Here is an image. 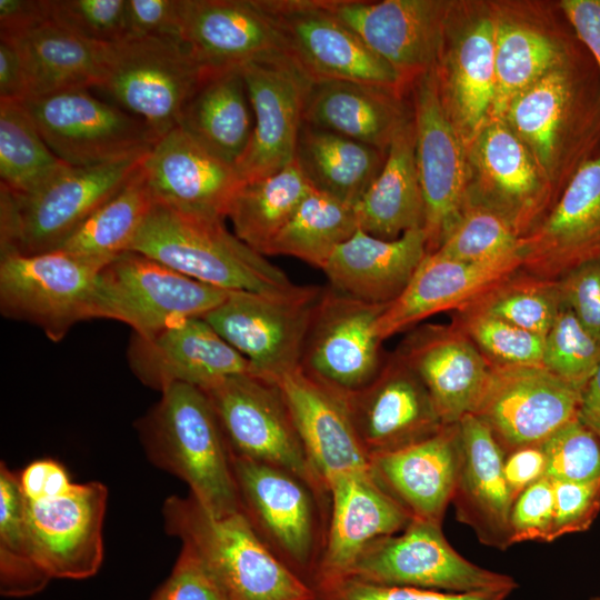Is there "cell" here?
<instances>
[{"label":"cell","mask_w":600,"mask_h":600,"mask_svg":"<svg viewBox=\"0 0 600 600\" xmlns=\"http://www.w3.org/2000/svg\"><path fill=\"white\" fill-rule=\"evenodd\" d=\"M27 98L28 83L20 52L11 39L0 37V100Z\"/></svg>","instance_id":"6125c7cd"},{"label":"cell","mask_w":600,"mask_h":600,"mask_svg":"<svg viewBox=\"0 0 600 600\" xmlns=\"http://www.w3.org/2000/svg\"><path fill=\"white\" fill-rule=\"evenodd\" d=\"M323 288L282 293L232 291L203 319L251 364L276 380L300 368L306 338Z\"/></svg>","instance_id":"9c48e42d"},{"label":"cell","mask_w":600,"mask_h":600,"mask_svg":"<svg viewBox=\"0 0 600 600\" xmlns=\"http://www.w3.org/2000/svg\"><path fill=\"white\" fill-rule=\"evenodd\" d=\"M396 352L427 388L443 424L473 412L490 366L456 326L416 328Z\"/></svg>","instance_id":"484cf974"},{"label":"cell","mask_w":600,"mask_h":600,"mask_svg":"<svg viewBox=\"0 0 600 600\" xmlns=\"http://www.w3.org/2000/svg\"><path fill=\"white\" fill-rule=\"evenodd\" d=\"M459 467L458 423L409 447L370 458L371 474L411 519L442 522Z\"/></svg>","instance_id":"f546056e"},{"label":"cell","mask_w":600,"mask_h":600,"mask_svg":"<svg viewBox=\"0 0 600 600\" xmlns=\"http://www.w3.org/2000/svg\"><path fill=\"white\" fill-rule=\"evenodd\" d=\"M50 20L49 0H0V34H13Z\"/></svg>","instance_id":"94428289"},{"label":"cell","mask_w":600,"mask_h":600,"mask_svg":"<svg viewBox=\"0 0 600 600\" xmlns=\"http://www.w3.org/2000/svg\"><path fill=\"white\" fill-rule=\"evenodd\" d=\"M154 202L141 163L130 180L59 249L110 262L129 250Z\"/></svg>","instance_id":"b9f144b4"},{"label":"cell","mask_w":600,"mask_h":600,"mask_svg":"<svg viewBox=\"0 0 600 600\" xmlns=\"http://www.w3.org/2000/svg\"><path fill=\"white\" fill-rule=\"evenodd\" d=\"M232 457L283 469L312 490L326 488L310 463L291 413L274 380L242 373L203 390Z\"/></svg>","instance_id":"30bf717a"},{"label":"cell","mask_w":600,"mask_h":600,"mask_svg":"<svg viewBox=\"0 0 600 600\" xmlns=\"http://www.w3.org/2000/svg\"><path fill=\"white\" fill-rule=\"evenodd\" d=\"M562 307L557 280L538 278L519 269L463 308L544 338Z\"/></svg>","instance_id":"f6af8a7d"},{"label":"cell","mask_w":600,"mask_h":600,"mask_svg":"<svg viewBox=\"0 0 600 600\" xmlns=\"http://www.w3.org/2000/svg\"><path fill=\"white\" fill-rule=\"evenodd\" d=\"M26 500L19 476L0 463V592L27 597L41 591L50 576L34 559L28 537Z\"/></svg>","instance_id":"ee69618b"},{"label":"cell","mask_w":600,"mask_h":600,"mask_svg":"<svg viewBox=\"0 0 600 600\" xmlns=\"http://www.w3.org/2000/svg\"><path fill=\"white\" fill-rule=\"evenodd\" d=\"M204 70L180 39L127 37L108 44L98 88L160 138L178 127Z\"/></svg>","instance_id":"8992f818"},{"label":"cell","mask_w":600,"mask_h":600,"mask_svg":"<svg viewBox=\"0 0 600 600\" xmlns=\"http://www.w3.org/2000/svg\"><path fill=\"white\" fill-rule=\"evenodd\" d=\"M579 44L577 37H550L522 23L497 20L496 94L490 120L499 119L513 97L564 62Z\"/></svg>","instance_id":"ab89813d"},{"label":"cell","mask_w":600,"mask_h":600,"mask_svg":"<svg viewBox=\"0 0 600 600\" xmlns=\"http://www.w3.org/2000/svg\"><path fill=\"white\" fill-rule=\"evenodd\" d=\"M180 39L208 72L291 62L259 0H182Z\"/></svg>","instance_id":"ffe728a7"},{"label":"cell","mask_w":600,"mask_h":600,"mask_svg":"<svg viewBox=\"0 0 600 600\" xmlns=\"http://www.w3.org/2000/svg\"><path fill=\"white\" fill-rule=\"evenodd\" d=\"M107 263L63 249L0 256V311L59 342L91 319L97 278Z\"/></svg>","instance_id":"ba28073f"},{"label":"cell","mask_w":600,"mask_h":600,"mask_svg":"<svg viewBox=\"0 0 600 600\" xmlns=\"http://www.w3.org/2000/svg\"><path fill=\"white\" fill-rule=\"evenodd\" d=\"M473 410L506 453L542 444L578 417L581 391L543 367L490 364Z\"/></svg>","instance_id":"9a60e30c"},{"label":"cell","mask_w":600,"mask_h":600,"mask_svg":"<svg viewBox=\"0 0 600 600\" xmlns=\"http://www.w3.org/2000/svg\"><path fill=\"white\" fill-rule=\"evenodd\" d=\"M369 457L436 434L444 424L419 377L393 352L367 386L342 397Z\"/></svg>","instance_id":"d6986e66"},{"label":"cell","mask_w":600,"mask_h":600,"mask_svg":"<svg viewBox=\"0 0 600 600\" xmlns=\"http://www.w3.org/2000/svg\"><path fill=\"white\" fill-rule=\"evenodd\" d=\"M560 8L576 37L592 57L600 77V0H563Z\"/></svg>","instance_id":"91938a15"},{"label":"cell","mask_w":600,"mask_h":600,"mask_svg":"<svg viewBox=\"0 0 600 600\" xmlns=\"http://www.w3.org/2000/svg\"><path fill=\"white\" fill-rule=\"evenodd\" d=\"M557 281L563 306L600 339V258L577 266Z\"/></svg>","instance_id":"11a10c76"},{"label":"cell","mask_w":600,"mask_h":600,"mask_svg":"<svg viewBox=\"0 0 600 600\" xmlns=\"http://www.w3.org/2000/svg\"><path fill=\"white\" fill-rule=\"evenodd\" d=\"M359 228L381 238L397 239L423 229L424 202L416 162L413 119L394 133L378 176L356 204Z\"/></svg>","instance_id":"e575fe53"},{"label":"cell","mask_w":600,"mask_h":600,"mask_svg":"<svg viewBox=\"0 0 600 600\" xmlns=\"http://www.w3.org/2000/svg\"><path fill=\"white\" fill-rule=\"evenodd\" d=\"M552 484L554 512L551 542L564 534L587 531L600 512V480H552Z\"/></svg>","instance_id":"f5cc1de1"},{"label":"cell","mask_w":600,"mask_h":600,"mask_svg":"<svg viewBox=\"0 0 600 600\" xmlns=\"http://www.w3.org/2000/svg\"><path fill=\"white\" fill-rule=\"evenodd\" d=\"M242 510L297 568L306 569L314 544V506L306 482L261 462L232 457Z\"/></svg>","instance_id":"4dcf8cb0"},{"label":"cell","mask_w":600,"mask_h":600,"mask_svg":"<svg viewBox=\"0 0 600 600\" xmlns=\"http://www.w3.org/2000/svg\"><path fill=\"white\" fill-rule=\"evenodd\" d=\"M578 417L600 434V364L581 392Z\"/></svg>","instance_id":"be15d7a7"},{"label":"cell","mask_w":600,"mask_h":600,"mask_svg":"<svg viewBox=\"0 0 600 600\" xmlns=\"http://www.w3.org/2000/svg\"><path fill=\"white\" fill-rule=\"evenodd\" d=\"M406 83L437 67L452 6L436 0H323Z\"/></svg>","instance_id":"2e32d148"},{"label":"cell","mask_w":600,"mask_h":600,"mask_svg":"<svg viewBox=\"0 0 600 600\" xmlns=\"http://www.w3.org/2000/svg\"><path fill=\"white\" fill-rule=\"evenodd\" d=\"M496 28L497 19L481 16L453 37L447 31L437 64L443 103L466 143L490 120L496 94Z\"/></svg>","instance_id":"d6a6232c"},{"label":"cell","mask_w":600,"mask_h":600,"mask_svg":"<svg viewBox=\"0 0 600 600\" xmlns=\"http://www.w3.org/2000/svg\"><path fill=\"white\" fill-rule=\"evenodd\" d=\"M50 20L99 44L128 37L126 0H49Z\"/></svg>","instance_id":"f907efd6"},{"label":"cell","mask_w":600,"mask_h":600,"mask_svg":"<svg viewBox=\"0 0 600 600\" xmlns=\"http://www.w3.org/2000/svg\"><path fill=\"white\" fill-rule=\"evenodd\" d=\"M136 428L148 459L184 481L204 510L216 517L243 511L232 456L203 390L168 387Z\"/></svg>","instance_id":"6da1fadb"},{"label":"cell","mask_w":600,"mask_h":600,"mask_svg":"<svg viewBox=\"0 0 600 600\" xmlns=\"http://www.w3.org/2000/svg\"><path fill=\"white\" fill-rule=\"evenodd\" d=\"M24 500L31 549L50 578L78 580L96 574L103 560L106 486L74 483L62 496Z\"/></svg>","instance_id":"e0dca14e"},{"label":"cell","mask_w":600,"mask_h":600,"mask_svg":"<svg viewBox=\"0 0 600 600\" xmlns=\"http://www.w3.org/2000/svg\"><path fill=\"white\" fill-rule=\"evenodd\" d=\"M147 153L97 166H68L27 196H14L0 186V256L61 248L130 180Z\"/></svg>","instance_id":"277c9868"},{"label":"cell","mask_w":600,"mask_h":600,"mask_svg":"<svg viewBox=\"0 0 600 600\" xmlns=\"http://www.w3.org/2000/svg\"><path fill=\"white\" fill-rule=\"evenodd\" d=\"M546 477L557 481L600 480V434L576 417L542 443Z\"/></svg>","instance_id":"681fc988"},{"label":"cell","mask_w":600,"mask_h":600,"mask_svg":"<svg viewBox=\"0 0 600 600\" xmlns=\"http://www.w3.org/2000/svg\"><path fill=\"white\" fill-rule=\"evenodd\" d=\"M274 381L291 413L306 454L326 489L339 476L371 472L370 457L340 396L300 368Z\"/></svg>","instance_id":"4316f807"},{"label":"cell","mask_w":600,"mask_h":600,"mask_svg":"<svg viewBox=\"0 0 600 600\" xmlns=\"http://www.w3.org/2000/svg\"><path fill=\"white\" fill-rule=\"evenodd\" d=\"M553 512V484L552 480L544 476L523 490L512 503L511 543L551 542Z\"/></svg>","instance_id":"816d5d0a"},{"label":"cell","mask_w":600,"mask_h":600,"mask_svg":"<svg viewBox=\"0 0 600 600\" xmlns=\"http://www.w3.org/2000/svg\"><path fill=\"white\" fill-rule=\"evenodd\" d=\"M386 156L387 151L302 123L294 161L314 190L356 206Z\"/></svg>","instance_id":"74e56055"},{"label":"cell","mask_w":600,"mask_h":600,"mask_svg":"<svg viewBox=\"0 0 600 600\" xmlns=\"http://www.w3.org/2000/svg\"><path fill=\"white\" fill-rule=\"evenodd\" d=\"M181 3L182 0H126L128 37L180 39Z\"/></svg>","instance_id":"6f0895ef"},{"label":"cell","mask_w":600,"mask_h":600,"mask_svg":"<svg viewBox=\"0 0 600 600\" xmlns=\"http://www.w3.org/2000/svg\"><path fill=\"white\" fill-rule=\"evenodd\" d=\"M128 251H136L203 283L227 290L282 293L294 284L282 269L223 224L154 202Z\"/></svg>","instance_id":"3957f363"},{"label":"cell","mask_w":600,"mask_h":600,"mask_svg":"<svg viewBox=\"0 0 600 600\" xmlns=\"http://www.w3.org/2000/svg\"><path fill=\"white\" fill-rule=\"evenodd\" d=\"M468 197L504 216L521 238L541 220L550 181L523 142L500 119L489 120L469 142Z\"/></svg>","instance_id":"ac0fdd59"},{"label":"cell","mask_w":600,"mask_h":600,"mask_svg":"<svg viewBox=\"0 0 600 600\" xmlns=\"http://www.w3.org/2000/svg\"><path fill=\"white\" fill-rule=\"evenodd\" d=\"M164 530L214 577L230 600H312L318 593L279 560L243 511L216 517L190 494L162 507Z\"/></svg>","instance_id":"7a4b0ae2"},{"label":"cell","mask_w":600,"mask_h":600,"mask_svg":"<svg viewBox=\"0 0 600 600\" xmlns=\"http://www.w3.org/2000/svg\"><path fill=\"white\" fill-rule=\"evenodd\" d=\"M399 93L397 89L359 81H312L302 120L387 151L397 130L409 119Z\"/></svg>","instance_id":"836d02e7"},{"label":"cell","mask_w":600,"mask_h":600,"mask_svg":"<svg viewBox=\"0 0 600 600\" xmlns=\"http://www.w3.org/2000/svg\"><path fill=\"white\" fill-rule=\"evenodd\" d=\"M427 253L423 229L388 240L359 228L333 251L322 271L332 289L368 303L387 306L406 289Z\"/></svg>","instance_id":"1f68e13d"},{"label":"cell","mask_w":600,"mask_h":600,"mask_svg":"<svg viewBox=\"0 0 600 600\" xmlns=\"http://www.w3.org/2000/svg\"><path fill=\"white\" fill-rule=\"evenodd\" d=\"M0 37L11 39L20 52L28 98L100 84L108 44L88 41L51 20Z\"/></svg>","instance_id":"d590c367"},{"label":"cell","mask_w":600,"mask_h":600,"mask_svg":"<svg viewBox=\"0 0 600 600\" xmlns=\"http://www.w3.org/2000/svg\"><path fill=\"white\" fill-rule=\"evenodd\" d=\"M600 364V339L567 307L544 336L542 366L582 392Z\"/></svg>","instance_id":"c3c4849f"},{"label":"cell","mask_w":600,"mask_h":600,"mask_svg":"<svg viewBox=\"0 0 600 600\" xmlns=\"http://www.w3.org/2000/svg\"><path fill=\"white\" fill-rule=\"evenodd\" d=\"M312 600H327L326 598H323L322 596L318 594L314 599Z\"/></svg>","instance_id":"e7e4bbea"},{"label":"cell","mask_w":600,"mask_h":600,"mask_svg":"<svg viewBox=\"0 0 600 600\" xmlns=\"http://www.w3.org/2000/svg\"><path fill=\"white\" fill-rule=\"evenodd\" d=\"M253 111V131L236 163L242 181L274 174L294 160L310 80L291 62L241 69Z\"/></svg>","instance_id":"603a6c76"},{"label":"cell","mask_w":600,"mask_h":600,"mask_svg":"<svg viewBox=\"0 0 600 600\" xmlns=\"http://www.w3.org/2000/svg\"><path fill=\"white\" fill-rule=\"evenodd\" d=\"M547 457L542 444L526 446L504 454L503 473L511 498H516L546 476Z\"/></svg>","instance_id":"680465c9"},{"label":"cell","mask_w":600,"mask_h":600,"mask_svg":"<svg viewBox=\"0 0 600 600\" xmlns=\"http://www.w3.org/2000/svg\"><path fill=\"white\" fill-rule=\"evenodd\" d=\"M416 162L424 202L427 251L434 252L464 206L470 189L466 141L440 91L437 67L414 83Z\"/></svg>","instance_id":"5bb4252c"},{"label":"cell","mask_w":600,"mask_h":600,"mask_svg":"<svg viewBox=\"0 0 600 600\" xmlns=\"http://www.w3.org/2000/svg\"><path fill=\"white\" fill-rule=\"evenodd\" d=\"M588 600H600V594H599V596H593V597H591V598L588 599Z\"/></svg>","instance_id":"03108f58"},{"label":"cell","mask_w":600,"mask_h":600,"mask_svg":"<svg viewBox=\"0 0 600 600\" xmlns=\"http://www.w3.org/2000/svg\"><path fill=\"white\" fill-rule=\"evenodd\" d=\"M386 307L323 288L300 370L341 398L367 386L386 360L378 330Z\"/></svg>","instance_id":"4fadbf2b"},{"label":"cell","mask_w":600,"mask_h":600,"mask_svg":"<svg viewBox=\"0 0 600 600\" xmlns=\"http://www.w3.org/2000/svg\"><path fill=\"white\" fill-rule=\"evenodd\" d=\"M459 467L451 502L457 519L478 540L499 550L511 543L513 500L503 473L504 452L489 428L473 413L458 422Z\"/></svg>","instance_id":"83f0119b"},{"label":"cell","mask_w":600,"mask_h":600,"mask_svg":"<svg viewBox=\"0 0 600 600\" xmlns=\"http://www.w3.org/2000/svg\"><path fill=\"white\" fill-rule=\"evenodd\" d=\"M318 594L327 600H506V593H458L411 587H390L353 579L337 581Z\"/></svg>","instance_id":"db71d44e"},{"label":"cell","mask_w":600,"mask_h":600,"mask_svg":"<svg viewBox=\"0 0 600 600\" xmlns=\"http://www.w3.org/2000/svg\"><path fill=\"white\" fill-rule=\"evenodd\" d=\"M327 490L332 511L317 592L344 579L371 542L402 531L411 520L371 472L339 476L327 484Z\"/></svg>","instance_id":"f1b7e54d"},{"label":"cell","mask_w":600,"mask_h":600,"mask_svg":"<svg viewBox=\"0 0 600 600\" xmlns=\"http://www.w3.org/2000/svg\"><path fill=\"white\" fill-rule=\"evenodd\" d=\"M313 190L293 160L274 174L241 181L226 218L241 241L266 256L272 240Z\"/></svg>","instance_id":"f35d334b"},{"label":"cell","mask_w":600,"mask_h":600,"mask_svg":"<svg viewBox=\"0 0 600 600\" xmlns=\"http://www.w3.org/2000/svg\"><path fill=\"white\" fill-rule=\"evenodd\" d=\"M344 579L458 593L510 594L518 587L512 577L477 566L458 553L440 523L419 519H411L401 533L366 547Z\"/></svg>","instance_id":"52a82bcc"},{"label":"cell","mask_w":600,"mask_h":600,"mask_svg":"<svg viewBox=\"0 0 600 600\" xmlns=\"http://www.w3.org/2000/svg\"><path fill=\"white\" fill-rule=\"evenodd\" d=\"M253 126L241 69L209 73L187 101L178 124L234 167L249 146Z\"/></svg>","instance_id":"8d00e7d4"},{"label":"cell","mask_w":600,"mask_h":600,"mask_svg":"<svg viewBox=\"0 0 600 600\" xmlns=\"http://www.w3.org/2000/svg\"><path fill=\"white\" fill-rule=\"evenodd\" d=\"M521 264L520 250L486 262L427 253L406 289L379 317L381 339H389L439 312L466 307L517 272Z\"/></svg>","instance_id":"d4e9b609"},{"label":"cell","mask_w":600,"mask_h":600,"mask_svg":"<svg viewBox=\"0 0 600 600\" xmlns=\"http://www.w3.org/2000/svg\"><path fill=\"white\" fill-rule=\"evenodd\" d=\"M157 202L180 212L223 220L241 183L233 164L180 127L161 136L142 162Z\"/></svg>","instance_id":"cb8c5ba5"},{"label":"cell","mask_w":600,"mask_h":600,"mask_svg":"<svg viewBox=\"0 0 600 600\" xmlns=\"http://www.w3.org/2000/svg\"><path fill=\"white\" fill-rule=\"evenodd\" d=\"M128 363L147 387L182 383L206 390L221 380L253 373L250 362L203 318L178 321L151 336L131 334Z\"/></svg>","instance_id":"44dd1931"},{"label":"cell","mask_w":600,"mask_h":600,"mask_svg":"<svg viewBox=\"0 0 600 600\" xmlns=\"http://www.w3.org/2000/svg\"><path fill=\"white\" fill-rule=\"evenodd\" d=\"M68 166L48 147L22 101L0 100L1 187L27 196Z\"/></svg>","instance_id":"7bdbcfd3"},{"label":"cell","mask_w":600,"mask_h":600,"mask_svg":"<svg viewBox=\"0 0 600 600\" xmlns=\"http://www.w3.org/2000/svg\"><path fill=\"white\" fill-rule=\"evenodd\" d=\"M359 229L356 206L313 190L270 243L266 256L293 257L322 270Z\"/></svg>","instance_id":"60d3db41"},{"label":"cell","mask_w":600,"mask_h":600,"mask_svg":"<svg viewBox=\"0 0 600 600\" xmlns=\"http://www.w3.org/2000/svg\"><path fill=\"white\" fill-rule=\"evenodd\" d=\"M520 241V234L504 216L468 197L434 252L466 262H486L519 251Z\"/></svg>","instance_id":"bcb514c9"},{"label":"cell","mask_w":600,"mask_h":600,"mask_svg":"<svg viewBox=\"0 0 600 600\" xmlns=\"http://www.w3.org/2000/svg\"><path fill=\"white\" fill-rule=\"evenodd\" d=\"M273 21L289 60L311 82L348 80L397 90L406 84L323 0H259Z\"/></svg>","instance_id":"7c38bea8"},{"label":"cell","mask_w":600,"mask_h":600,"mask_svg":"<svg viewBox=\"0 0 600 600\" xmlns=\"http://www.w3.org/2000/svg\"><path fill=\"white\" fill-rule=\"evenodd\" d=\"M51 151L72 167L147 153L159 137L140 118L76 89L22 101Z\"/></svg>","instance_id":"8fae6325"},{"label":"cell","mask_w":600,"mask_h":600,"mask_svg":"<svg viewBox=\"0 0 600 600\" xmlns=\"http://www.w3.org/2000/svg\"><path fill=\"white\" fill-rule=\"evenodd\" d=\"M151 600L230 599L197 556L182 547L171 574Z\"/></svg>","instance_id":"9f6ffc18"},{"label":"cell","mask_w":600,"mask_h":600,"mask_svg":"<svg viewBox=\"0 0 600 600\" xmlns=\"http://www.w3.org/2000/svg\"><path fill=\"white\" fill-rule=\"evenodd\" d=\"M521 270L558 280L600 258V154L573 173L551 210L520 241Z\"/></svg>","instance_id":"7402d4cb"},{"label":"cell","mask_w":600,"mask_h":600,"mask_svg":"<svg viewBox=\"0 0 600 600\" xmlns=\"http://www.w3.org/2000/svg\"><path fill=\"white\" fill-rule=\"evenodd\" d=\"M478 348L490 364L543 367L544 338L489 314L454 311L451 322Z\"/></svg>","instance_id":"7dc6e473"},{"label":"cell","mask_w":600,"mask_h":600,"mask_svg":"<svg viewBox=\"0 0 600 600\" xmlns=\"http://www.w3.org/2000/svg\"><path fill=\"white\" fill-rule=\"evenodd\" d=\"M231 292L126 251L100 270L91 319L116 320L130 326L132 333L147 337L178 321L203 318Z\"/></svg>","instance_id":"5b68a950"}]
</instances>
